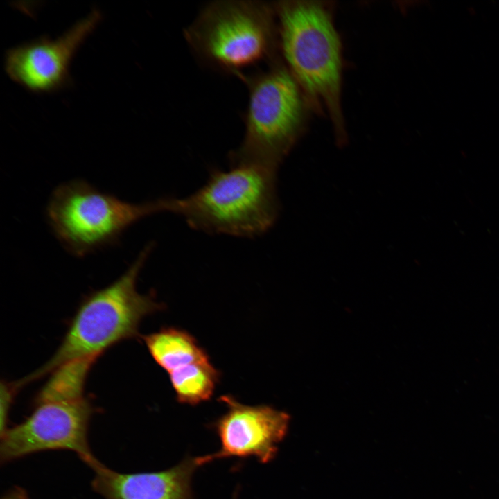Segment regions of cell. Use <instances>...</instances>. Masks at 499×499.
<instances>
[{
	"instance_id": "4fadbf2b",
	"label": "cell",
	"mask_w": 499,
	"mask_h": 499,
	"mask_svg": "<svg viewBox=\"0 0 499 499\" xmlns=\"http://www.w3.org/2000/svg\"><path fill=\"white\" fill-rule=\"evenodd\" d=\"M94 360L90 358L78 360L55 369L53 376L38 394L36 403L84 397L82 392L85 380Z\"/></svg>"
},
{
	"instance_id": "6da1fadb",
	"label": "cell",
	"mask_w": 499,
	"mask_h": 499,
	"mask_svg": "<svg viewBox=\"0 0 499 499\" xmlns=\"http://www.w3.org/2000/svg\"><path fill=\"white\" fill-rule=\"evenodd\" d=\"M281 59L315 112L329 117L345 141L342 108V49L329 7L320 1L274 3Z\"/></svg>"
},
{
	"instance_id": "8fae6325",
	"label": "cell",
	"mask_w": 499,
	"mask_h": 499,
	"mask_svg": "<svg viewBox=\"0 0 499 499\" xmlns=\"http://www.w3.org/2000/svg\"><path fill=\"white\" fill-rule=\"evenodd\" d=\"M154 360L168 374L193 362L209 359L195 338L184 330L174 327L143 336Z\"/></svg>"
},
{
	"instance_id": "5bb4252c",
	"label": "cell",
	"mask_w": 499,
	"mask_h": 499,
	"mask_svg": "<svg viewBox=\"0 0 499 499\" xmlns=\"http://www.w3.org/2000/svg\"><path fill=\"white\" fill-rule=\"evenodd\" d=\"M18 389L14 383H1V414H0V432L1 434L7 429L8 412Z\"/></svg>"
},
{
	"instance_id": "9a60e30c",
	"label": "cell",
	"mask_w": 499,
	"mask_h": 499,
	"mask_svg": "<svg viewBox=\"0 0 499 499\" xmlns=\"http://www.w3.org/2000/svg\"><path fill=\"white\" fill-rule=\"evenodd\" d=\"M2 499H30L27 493L19 487H16L8 492Z\"/></svg>"
},
{
	"instance_id": "277c9868",
	"label": "cell",
	"mask_w": 499,
	"mask_h": 499,
	"mask_svg": "<svg viewBox=\"0 0 499 499\" xmlns=\"http://www.w3.org/2000/svg\"><path fill=\"white\" fill-rule=\"evenodd\" d=\"M248 89L242 142L229 155L232 164L277 168L305 132L310 104L282 59L266 70L243 74Z\"/></svg>"
},
{
	"instance_id": "30bf717a",
	"label": "cell",
	"mask_w": 499,
	"mask_h": 499,
	"mask_svg": "<svg viewBox=\"0 0 499 499\" xmlns=\"http://www.w3.org/2000/svg\"><path fill=\"white\" fill-rule=\"evenodd\" d=\"M198 466L196 457L188 456L164 471L121 473L98 461L90 466L91 485L105 499H193L191 479Z\"/></svg>"
},
{
	"instance_id": "7c38bea8",
	"label": "cell",
	"mask_w": 499,
	"mask_h": 499,
	"mask_svg": "<svg viewBox=\"0 0 499 499\" xmlns=\"http://www.w3.org/2000/svg\"><path fill=\"white\" fill-rule=\"evenodd\" d=\"M168 374L177 401L190 405L209 401L220 376L210 359L191 363Z\"/></svg>"
},
{
	"instance_id": "ba28073f",
	"label": "cell",
	"mask_w": 499,
	"mask_h": 499,
	"mask_svg": "<svg viewBox=\"0 0 499 499\" xmlns=\"http://www.w3.org/2000/svg\"><path fill=\"white\" fill-rule=\"evenodd\" d=\"M102 19L98 9L55 39L46 36L8 49L4 68L8 76L35 94H49L72 86L71 62Z\"/></svg>"
},
{
	"instance_id": "7a4b0ae2",
	"label": "cell",
	"mask_w": 499,
	"mask_h": 499,
	"mask_svg": "<svg viewBox=\"0 0 499 499\" xmlns=\"http://www.w3.org/2000/svg\"><path fill=\"white\" fill-rule=\"evenodd\" d=\"M168 212L182 216L193 229L254 238L265 233L279 212L277 170L254 164L213 169L191 194L169 198Z\"/></svg>"
},
{
	"instance_id": "9c48e42d",
	"label": "cell",
	"mask_w": 499,
	"mask_h": 499,
	"mask_svg": "<svg viewBox=\"0 0 499 499\" xmlns=\"http://www.w3.org/2000/svg\"><path fill=\"white\" fill-rule=\"evenodd\" d=\"M218 399L226 411L211 426L220 448L214 453L196 457L198 465L227 457H254L263 464L272 461L287 433L290 416L270 405L241 403L231 395Z\"/></svg>"
},
{
	"instance_id": "52a82bcc",
	"label": "cell",
	"mask_w": 499,
	"mask_h": 499,
	"mask_svg": "<svg viewBox=\"0 0 499 499\" xmlns=\"http://www.w3.org/2000/svg\"><path fill=\"white\" fill-rule=\"evenodd\" d=\"M94 410L84 397L37 403L26 420L1 434V462L6 463L43 450H69L91 466L98 462L87 438Z\"/></svg>"
},
{
	"instance_id": "5b68a950",
	"label": "cell",
	"mask_w": 499,
	"mask_h": 499,
	"mask_svg": "<svg viewBox=\"0 0 499 499\" xmlns=\"http://www.w3.org/2000/svg\"><path fill=\"white\" fill-rule=\"evenodd\" d=\"M198 59L240 78L244 70L281 58L274 3L225 0L210 2L184 29Z\"/></svg>"
},
{
	"instance_id": "3957f363",
	"label": "cell",
	"mask_w": 499,
	"mask_h": 499,
	"mask_svg": "<svg viewBox=\"0 0 499 499\" xmlns=\"http://www.w3.org/2000/svg\"><path fill=\"white\" fill-rule=\"evenodd\" d=\"M153 246L146 245L121 277L82 301L55 353L40 368L18 380L21 387L67 363L96 360L113 345L138 335L143 318L161 307L137 290L139 274Z\"/></svg>"
},
{
	"instance_id": "8992f818",
	"label": "cell",
	"mask_w": 499,
	"mask_h": 499,
	"mask_svg": "<svg viewBox=\"0 0 499 499\" xmlns=\"http://www.w3.org/2000/svg\"><path fill=\"white\" fill-rule=\"evenodd\" d=\"M168 203L169 197L141 203L125 202L78 179L62 183L53 190L46 213L64 248L82 258L116 244L122 234L140 220L168 212Z\"/></svg>"
}]
</instances>
